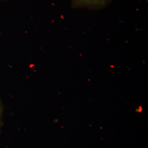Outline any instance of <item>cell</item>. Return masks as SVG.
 <instances>
[{
    "label": "cell",
    "mask_w": 148,
    "mask_h": 148,
    "mask_svg": "<svg viewBox=\"0 0 148 148\" xmlns=\"http://www.w3.org/2000/svg\"><path fill=\"white\" fill-rule=\"evenodd\" d=\"M0 1H1V0H0Z\"/></svg>",
    "instance_id": "cell-3"
},
{
    "label": "cell",
    "mask_w": 148,
    "mask_h": 148,
    "mask_svg": "<svg viewBox=\"0 0 148 148\" xmlns=\"http://www.w3.org/2000/svg\"><path fill=\"white\" fill-rule=\"evenodd\" d=\"M0 112H1V108H0Z\"/></svg>",
    "instance_id": "cell-2"
},
{
    "label": "cell",
    "mask_w": 148,
    "mask_h": 148,
    "mask_svg": "<svg viewBox=\"0 0 148 148\" xmlns=\"http://www.w3.org/2000/svg\"><path fill=\"white\" fill-rule=\"evenodd\" d=\"M112 0H71L72 6L75 8H86L99 10L106 8Z\"/></svg>",
    "instance_id": "cell-1"
}]
</instances>
